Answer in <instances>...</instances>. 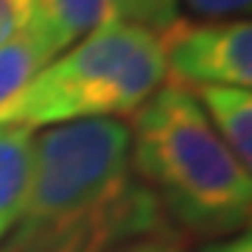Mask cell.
Returning a JSON list of instances; mask_svg holds the SVG:
<instances>
[{
	"label": "cell",
	"instance_id": "obj_1",
	"mask_svg": "<svg viewBox=\"0 0 252 252\" xmlns=\"http://www.w3.org/2000/svg\"><path fill=\"white\" fill-rule=\"evenodd\" d=\"M126 121L48 126L34 140V180L0 252H137L185 241L132 174Z\"/></svg>",
	"mask_w": 252,
	"mask_h": 252
},
{
	"label": "cell",
	"instance_id": "obj_2",
	"mask_svg": "<svg viewBox=\"0 0 252 252\" xmlns=\"http://www.w3.org/2000/svg\"><path fill=\"white\" fill-rule=\"evenodd\" d=\"M132 174L185 238H227L250 221L252 180L216 135L196 95L162 81L129 124Z\"/></svg>",
	"mask_w": 252,
	"mask_h": 252
},
{
	"label": "cell",
	"instance_id": "obj_3",
	"mask_svg": "<svg viewBox=\"0 0 252 252\" xmlns=\"http://www.w3.org/2000/svg\"><path fill=\"white\" fill-rule=\"evenodd\" d=\"M160 34L107 20L76 45L54 56L26 87L0 107V126H48L76 121H124L162 87Z\"/></svg>",
	"mask_w": 252,
	"mask_h": 252
},
{
	"label": "cell",
	"instance_id": "obj_4",
	"mask_svg": "<svg viewBox=\"0 0 252 252\" xmlns=\"http://www.w3.org/2000/svg\"><path fill=\"white\" fill-rule=\"evenodd\" d=\"M165 81L202 87H247L252 84V26L250 20L190 23L171 20L160 31Z\"/></svg>",
	"mask_w": 252,
	"mask_h": 252
},
{
	"label": "cell",
	"instance_id": "obj_5",
	"mask_svg": "<svg viewBox=\"0 0 252 252\" xmlns=\"http://www.w3.org/2000/svg\"><path fill=\"white\" fill-rule=\"evenodd\" d=\"M107 20H112L109 0H36L26 28L42 39L48 54L59 56Z\"/></svg>",
	"mask_w": 252,
	"mask_h": 252
},
{
	"label": "cell",
	"instance_id": "obj_6",
	"mask_svg": "<svg viewBox=\"0 0 252 252\" xmlns=\"http://www.w3.org/2000/svg\"><path fill=\"white\" fill-rule=\"evenodd\" d=\"M34 129L0 126V244L17 224L34 180Z\"/></svg>",
	"mask_w": 252,
	"mask_h": 252
},
{
	"label": "cell",
	"instance_id": "obj_7",
	"mask_svg": "<svg viewBox=\"0 0 252 252\" xmlns=\"http://www.w3.org/2000/svg\"><path fill=\"white\" fill-rule=\"evenodd\" d=\"M216 135L250 171L252 165V95L247 87H202L190 90Z\"/></svg>",
	"mask_w": 252,
	"mask_h": 252
},
{
	"label": "cell",
	"instance_id": "obj_8",
	"mask_svg": "<svg viewBox=\"0 0 252 252\" xmlns=\"http://www.w3.org/2000/svg\"><path fill=\"white\" fill-rule=\"evenodd\" d=\"M51 59L54 56L48 54L42 39L28 28L9 39L6 45H0V107L14 98Z\"/></svg>",
	"mask_w": 252,
	"mask_h": 252
},
{
	"label": "cell",
	"instance_id": "obj_9",
	"mask_svg": "<svg viewBox=\"0 0 252 252\" xmlns=\"http://www.w3.org/2000/svg\"><path fill=\"white\" fill-rule=\"evenodd\" d=\"M180 0H109V14L121 23L152 28L160 34L171 20H177Z\"/></svg>",
	"mask_w": 252,
	"mask_h": 252
},
{
	"label": "cell",
	"instance_id": "obj_10",
	"mask_svg": "<svg viewBox=\"0 0 252 252\" xmlns=\"http://www.w3.org/2000/svg\"><path fill=\"white\" fill-rule=\"evenodd\" d=\"M252 0H180L177 17L190 23H230L247 20Z\"/></svg>",
	"mask_w": 252,
	"mask_h": 252
},
{
	"label": "cell",
	"instance_id": "obj_11",
	"mask_svg": "<svg viewBox=\"0 0 252 252\" xmlns=\"http://www.w3.org/2000/svg\"><path fill=\"white\" fill-rule=\"evenodd\" d=\"M34 6L36 0H0V45H6L20 31H26Z\"/></svg>",
	"mask_w": 252,
	"mask_h": 252
},
{
	"label": "cell",
	"instance_id": "obj_12",
	"mask_svg": "<svg viewBox=\"0 0 252 252\" xmlns=\"http://www.w3.org/2000/svg\"><path fill=\"white\" fill-rule=\"evenodd\" d=\"M207 252H252L250 230H244V233H235V235H227V238L216 241L213 247H207Z\"/></svg>",
	"mask_w": 252,
	"mask_h": 252
},
{
	"label": "cell",
	"instance_id": "obj_13",
	"mask_svg": "<svg viewBox=\"0 0 252 252\" xmlns=\"http://www.w3.org/2000/svg\"><path fill=\"white\" fill-rule=\"evenodd\" d=\"M137 252H182L180 241H162V244H152V247H143Z\"/></svg>",
	"mask_w": 252,
	"mask_h": 252
}]
</instances>
